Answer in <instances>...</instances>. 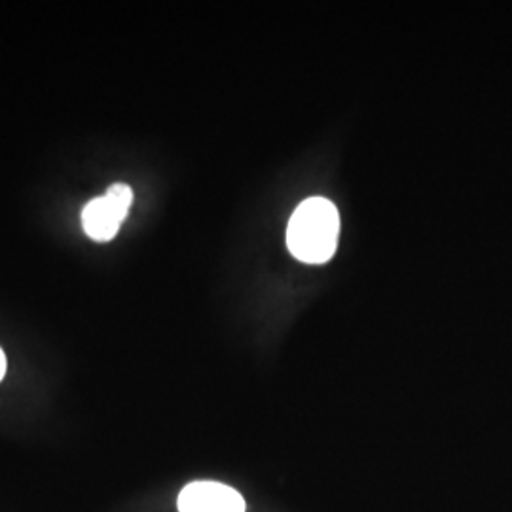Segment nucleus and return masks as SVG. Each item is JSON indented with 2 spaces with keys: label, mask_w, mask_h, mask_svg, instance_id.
I'll list each match as a JSON object with an SVG mask.
<instances>
[{
  "label": "nucleus",
  "mask_w": 512,
  "mask_h": 512,
  "mask_svg": "<svg viewBox=\"0 0 512 512\" xmlns=\"http://www.w3.org/2000/svg\"><path fill=\"white\" fill-rule=\"evenodd\" d=\"M133 203V190L128 184L116 183L109 190L88 203L82 211L84 232L99 243L114 239Z\"/></svg>",
  "instance_id": "f03ea898"
},
{
  "label": "nucleus",
  "mask_w": 512,
  "mask_h": 512,
  "mask_svg": "<svg viewBox=\"0 0 512 512\" xmlns=\"http://www.w3.org/2000/svg\"><path fill=\"white\" fill-rule=\"evenodd\" d=\"M6 355H4V351L0 349V382H2V378H4V374H6Z\"/></svg>",
  "instance_id": "20e7f679"
},
{
  "label": "nucleus",
  "mask_w": 512,
  "mask_h": 512,
  "mask_svg": "<svg viewBox=\"0 0 512 512\" xmlns=\"http://www.w3.org/2000/svg\"><path fill=\"white\" fill-rule=\"evenodd\" d=\"M179 512H245V499L238 490L215 480H196L184 488Z\"/></svg>",
  "instance_id": "7ed1b4c3"
},
{
  "label": "nucleus",
  "mask_w": 512,
  "mask_h": 512,
  "mask_svg": "<svg viewBox=\"0 0 512 512\" xmlns=\"http://www.w3.org/2000/svg\"><path fill=\"white\" fill-rule=\"evenodd\" d=\"M340 236V215L334 203L327 198H310L294 211L287 245L298 260L306 264L329 262Z\"/></svg>",
  "instance_id": "f257e3e1"
}]
</instances>
